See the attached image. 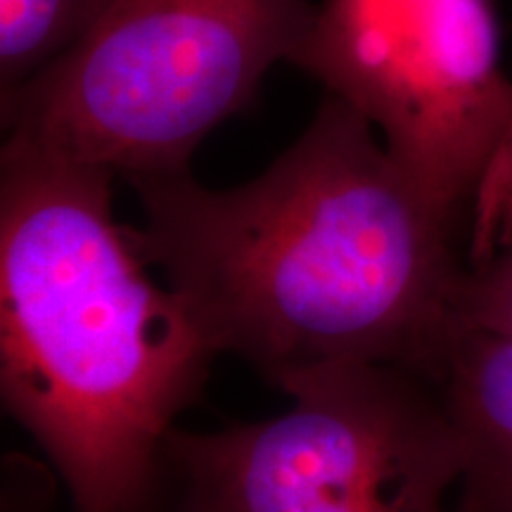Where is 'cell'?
I'll use <instances>...</instances> for the list:
<instances>
[{"mask_svg":"<svg viewBox=\"0 0 512 512\" xmlns=\"http://www.w3.org/2000/svg\"><path fill=\"white\" fill-rule=\"evenodd\" d=\"M107 0H0V98L72 50Z\"/></svg>","mask_w":512,"mask_h":512,"instance_id":"52a82bcc","label":"cell"},{"mask_svg":"<svg viewBox=\"0 0 512 512\" xmlns=\"http://www.w3.org/2000/svg\"><path fill=\"white\" fill-rule=\"evenodd\" d=\"M508 181H512V159H510V174H508Z\"/></svg>","mask_w":512,"mask_h":512,"instance_id":"9c48e42d","label":"cell"},{"mask_svg":"<svg viewBox=\"0 0 512 512\" xmlns=\"http://www.w3.org/2000/svg\"><path fill=\"white\" fill-rule=\"evenodd\" d=\"M316 0H107L60 60L3 100L5 143L136 181L190 157L294 64Z\"/></svg>","mask_w":512,"mask_h":512,"instance_id":"3957f363","label":"cell"},{"mask_svg":"<svg viewBox=\"0 0 512 512\" xmlns=\"http://www.w3.org/2000/svg\"><path fill=\"white\" fill-rule=\"evenodd\" d=\"M432 382L463 453L460 512H512V339L456 328Z\"/></svg>","mask_w":512,"mask_h":512,"instance_id":"8992f818","label":"cell"},{"mask_svg":"<svg viewBox=\"0 0 512 512\" xmlns=\"http://www.w3.org/2000/svg\"><path fill=\"white\" fill-rule=\"evenodd\" d=\"M456 328L512 339V181L496 192L470 230Z\"/></svg>","mask_w":512,"mask_h":512,"instance_id":"ba28073f","label":"cell"},{"mask_svg":"<svg viewBox=\"0 0 512 512\" xmlns=\"http://www.w3.org/2000/svg\"><path fill=\"white\" fill-rule=\"evenodd\" d=\"M292 67L368 119L422 195L470 226L512 152L494 0H318Z\"/></svg>","mask_w":512,"mask_h":512,"instance_id":"5b68a950","label":"cell"},{"mask_svg":"<svg viewBox=\"0 0 512 512\" xmlns=\"http://www.w3.org/2000/svg\"><path fill=\"white\" fill-rule=\"evenodd\" d=\"M110 169L3 143L0 389L76 512H140L214 342L114 219Z\"/></svg>","mask_w":512,"mask_h":512,"instance_id":"7a4b0ae2","label":"cell"},{"mask_svg":"<svg viewBox=\"0 0 512 512\" xmlns=\"http://www.w3.org/2000/svg\"><path fill=\"white\" fill-rule=\"evenodd\" d=\"M128 185L145 259L219 354L283 392L351 366L432 380L456 330L458 226L347 102L325 93L302 136L235 188L190 171Z\"/></svg>","mask_w":512,"mask_h":512,"instance_id":"6da1fadb","label":"cell"},{"mask_svg":"<svg viewBox=\"0 0 512 512\" xmlns=\"http://www.w3.org/2000/svg\"><path fill=\"white\" fill-rule=\"evenodd\" d=\"M285 394L292 406L271 420L171 432L183 512H444L463 453L432 380L351 366Z\"/></svg>","mask_w":512,"mask_h":512,"instance_id":"277c9868","label":"cell"}]
</instances>
